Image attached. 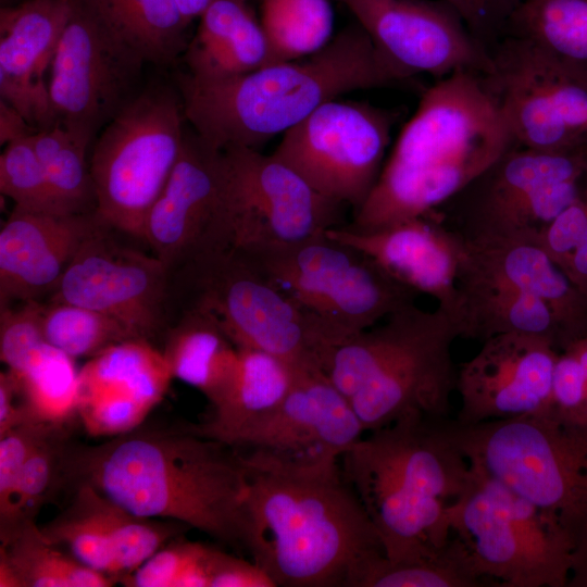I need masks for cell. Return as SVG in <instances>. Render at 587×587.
Wrapping results in <instances>:
<instances>
[{"label":"cell","mask_w":587,"mask_h":587,"mask_svg":"<svg viewBox=\"0 0 587 587\" xmlns=\"http://www.w3.org/2000/svg\"><path fill=\"white\" fill-rule=\"evenodd\" d=\"M37 130L9 102L0 99V143L30 137Z\"/></svg>","instance_id":"f907efd6"},{"label":"cell","mask_w":587,"mask_h":587,"mask_svg":"<svg viewBox=\"0 0 587 587\" xmlns=\"http://www.w3.org/2000/svg\"><path fill=\"white\" fill-rule=\"evenodd\" d=\"M185 121L179 92L154 86L138 91L101 129L89 164L96 211L109 226L142 240L180 155Z\"/></svg>","instance_id":"30bf717a"},{"label":"cell","mask_w":587,"mask_h":587,"mask_svg":"<svg viewBox=\"0 0 587 587\" xmlns=\"http://www.w3.org/2000/svg\"><path fill=\"white\" fill-rule=\"evenodd\" d=\"M559 349L550 339L505 333L484 340L457 372V422L477 424L546 410Z\"/></svg>","instance_id":"44dd1931"},{"label":"cell","mask_w":587,"mask_h":587,"mask_svg":"<svg viewBox=\"0 0 587 587\" xmlns=\"http://www.w3.org/2000/svg\"><path fill=\"white\" fill-rule=\"evenodd\" d=\"M462 17L474 38L489 52L505 35L522 0H444Z\"/></svg>","instance_id":"bcb514c9"},{"label":"cell","mask_w":587,"mask_h":587,"mask_svg":"<svg viewBox=\"0 0 587 587\" xmlns=\"http://www.w3.org/2000/svg\"><path fill=\"white\" fill-rule=\"evenodd\" d=\"M42 309L39 300L0 308V359L13 375H18L47 344L41 323Z\"/></svg>","instance_id":"7bdbcfd3"},{"label":"cell","mask_w":587,"mask_h":587,"mask_svg":"<svg viewBox=\"0 0 587 587\" xmlns=\"http://www.w3.org/2000/svg\"><path fill=\"white\" fill-rule=\"evenodd\" d=\"M455 322L461 337L486 340L498 334L523 333L546 337L562 349L561 326L551 308L517 288L458 273Z\"/></svg>","instance_id":"f546056e"},{"label":"cell","mask_w":587,"mask_h":587,"mask_svg":"<svg viewBox=\"0 0 587 587\" xmlns=\"http://www.w3.org/2000/svg\"><path fill=\"white\" fill-rule=\"evenodd\" d=\"M446 419L402 417L365 433L340 459L391 563L429 559L453 536L449 509L471 467Z\"/></svg>","instance_id":"5b68a950"},{"label":"cell","mask_w":587,"mask_h":587,"mask_svg":"<svg viewBox=\"0 0 587 587\" xmlns=\"http://www.w3.org/2000/svg\"><path fill=\"white\" fill-rule=\"evenodd\" d=\"M33 145L54 193L66 210L71 213L95 211L88 146L59 124L34 134Z\"/></svg>","instance_id":"8d00e7d4"},{"label":"cell","mask_w":587,"mask_h":587,"mask_svg":"<svg viewBox=\"0 0 587 587\" xmlns=\"http://www.w3.org/2000/svg\"><path fill=\"white\" fill-rule=\"evenodd\" d=\"M239 453L248 554L275 587H362L385 552L340 461L294 465Z\"/></svg>","instance_id":"7a4b0ae2"},{"label":"cell","mask_w":587,"mask_h":587,"mask_svg":"<svg viewBox=\"0 0 587 587\" xmlns=\"http://www.w3.org/2000/svg\"><path fill=\"white\" fill-rule=\"evenodd\" d=\"M403 83L357 22L304 58L221 80L197 79L187 72L176 76L186 121L220 150H259L325 102Z\"/></svg>","instance_id":"277c9868"},{"label":"cell","mask_w":587,"mask_h":587,"mask_svg":"<svg viewBox=\"0 0 587 587\" xmlns=\"http://www.w3.org/2000/svg\"><path fill=\"white\" fill-rule=\"evenodd\" d=\"M583 149L546 152L511 146L435 212L465 241L538 240L579 196Z\"/></svg>","instance_id":"7c38bea8"},{"label":"cell","mask_w":587,"mask_h":587,"mask_svg":"<svg viewBox=\"0 0 587 587\" xmlns=\"http://www.w3.org/2000/svg\"><path fill=\"white\" fill-rule=\"evenodd\" d=\"M513 145L480 73L437 79L349 226L374 230L432 214Z\"/></svg>","instance_id":"3957f363"},{"label":"cell","mask_w":587,"mask_h":587,"mask_svg":"<svg viewBox=\"0 0 587 587\" xmlns=\"http://www.w3.org/2000/svg\"><path fill=\"white\" fill-rule=\"evenodd\" d=\"M459 272L495 280L544 300L561 326L562 349L587 336V299L538 240L461 239Z\"/></svg>","instance_id":"484cf974"},{"label":"cell","mask_w":587,"mask_h":587,"mask_svg":"<svg viewBox=\"0 0 587 587\" xmlns=\"http://www.w3.org/2000/svg\"><path fill=\"white\" fill-rule=\"evenodd\" d=\"M564 348H570L575 353V355L577 357L580 363L583 374H584L586 405H587V336L578 338L570 342Z\"/></svg>","instance_id":"db71d44e"},{"label":"cell","mask_w":587,"mask_h":587,"mask_svg":"<svg viewBox=\"0 0 587 587\" xmlns=\"http://www.w3.org/2000/svg\"><path fill=\"white\" fill-rule=\"evenodd\" d=\"M223 152L235 213L234 247L295 242L341 226L342 205L272 154L245 147Z\"/></svg>","instance_id":"d6986e66"},{"label":"cell","mask_w":587,"mask_h":587,"mask_svg":"<svg viewBox=\"0 0 587 587\" xmlns=\"http://www.w3.org/2000/svg\"><path fill=\"white\" fill-rule=\"evenodd\" d=\"M112 28L146 63L167 66L187 47L189 24L172 0H93Z\"/></svg>","instance_id":"d6a6232c"},{"label":"cell","mask_w":587,"mask_h":587,"mask_svg":"<svg viewBox=\"0 0 587 587\" xmlns=\"http://www.w3.org/2000/svg\"><path fill=\"white\" fill-rule=\"evenodd\" d=\"M48 426L24 422L0 435V535L11 523L15 492L25 462Z\"/></svg>","instance_id":"ee69618b"},{"label":"cell","mask_w":587,"mask_h":587,"mask_svg":"<svg viewBox=\"0 0 587 587\" xmlns=\"http://www.w3.org/2000/svg\"><path fill=\"white\" fill-rule=\"evenodd\" d=\"M451 530L484 578L503 587H566L573 544L559 519L471 466Z\"/></svg>","instance_id":"8fae6325"},{"label":"cell","mask_w":587,"mask_h":587,"mask_svg":"<svg viewBox=\"0 0 587 587\" xmlns=\"http://www.w3.org/2000/svg\"><path fill=\"white\" fill-rule=\"evenodd\" d=\"M113 230L103 221L83 241L50 301L108 314L152 342L166 327L170 271L154 254L117 240Z\"/></svg>","instance_id":"e0dca14e"},{"label":"cell","mask_w":587,"mask_h":587,"mask_svg":"<svg viewBox=\"0 0 587 587\" xmlns=\"http://www.w3.org/2000/svg\"><path fill=\"white\" fill-rule=\"evenodd\" d=\"M74 487L70 505L40 530L52 544L68 548L79 562L117 583L113 547L92 505L89 485Z\"/></svg>","instance_id":"ab89813d"},{"label":"cell","mask_w":587,"mask_h":587,"mask_svg":"<svg viewBox=\"0 0 587 587\" xmlns=\"http://www.w3.org/2000/svg\"><path fill=\"white\" fill-rule=\"evenodd\" d=\"M249 1V0H248Z\"/></svg>","instance_id":"6f0895ef"},{"label":"cell","mask_w":587,"mask_h":587,"mask_svg":"<svg viewBox=\"0 0 587 587\" xmlns=\"http://www.w3.org/2000/svg\"><path fill=\"white\" fill-rule=\"evenodd\" d=\"M583 151H584V153H585V155H586V158H587V142L585 143V146H584V148H583Z\"/></svg>","instance_id":"11a10c76"},{"label":"cell","mask_w":587,"mask_h":587,"mask_svg":"<svg viewBox=\"0 0 587 587\" xmlns=\"http://www.w3.org/2000/svg\"><path fill=\"white\" fill-rule=\"evenodd\" d=\"M41 323L46 341L73 359H90L115 344L138 339L118 320L70 302L43 304Z\"/></svg>","instance_id":"74e56055"},{"label":"cell","mask_w":587,"mask_h":587,"mask_svg":"<svg viewBox=\"0 0 587 587\" xmlns=\"http://www.w3.org/2000/svg\"><path fill=\"white\" fill-rule=\"evenodd\" d=\"M173 379L160 348L151 341L115 344L79 370L77 415L90 436L128 433L162 401Z\"/></svg>","instance_id":"7402d4cb"},{"label":"cell","mask_w":587,"mask_h":587,"mask_svg":"<svg viewBox=\"0 0 587 587\" xmlns=\"http://www.w3.org/2000/svg\"><path fill=\"white\" fill-rule=\"evenodd\" d=\"M0 191L14 207L40 213H71L54 193L33 145V136L11 141L0 155Z\"/></svg>","instance_id":"b9f144b4"},{"label":"cell","mask_w":587,"mask_h":587,"mask_svg":"<svg viewBox=\"0 0 587 587\" xmlns=\"http://www.w3.org/2000/svg\"><path fill=\"white\" fill-rule=\"evenodd\" d=\"M89 488L92 505L113 547L117 583L161 547L191 529L176 521L135 514L92 486L89 485Z\"/></svg>","instance_id":"d590c367"},{"label":"cell","mask_w":587,"mask_h":587,"mask_svg":"<svg viewBox=\"0 0 587 587\" xmlns=\"http://www.w3.org/2000/svg\"><path fill=\"white\" fill-rule=\"evenodd\" d=\"M365 430L348 399L323 372H301L280 405L233 448L294 465L340 461Z\"/></svg>","instance_id":"ffe728a7"},{"label":"cell","mask_w":587,"mask_h":587,"mask_svg":"<svg viewBox=\"0 0 587 587\" xmlns=\"http://www.w3.org/2000/svg\"><path fill=\"white\" fill-rule=\"evenodd\" d=\"M550 408L564 417L587 421L584 374L570 348L559 351L554 364Z\"/></svg>","instance_id":"7dc6e473"},{"label":"cell","mask_w":587,"mask_h":587,"mask_svg":"<svg viewBox=\"0 0 587 587\" xmlns=\"http://www.w3.org/2000/svg\"><path fill=\"white\" fill-rule=\"evenodd\" d=\"M507 33L536 42L587 87V0H522Z\"/></svg>","instance_id":"1f68e13d"},{"label":"cell","mask_w":587,"mask_h":587,"mask_svg":"<svg viewBox=\"0 0 587 587\" xmlns=\"http://www.w3.org/2000/svg\"><path fill=\"white\" fill-rule=\"evenodd\" d=\"M2 2L5 1V0H1Z\"/></svg>","instance_id":"9f6ffc18"},{"label":"cell","mask_w":587,"mask_h":587,"mask_svg":"<svg viewBox=\"0 0 587 587\" xmlns=\"http://www.w3.org/2000/svg\"><path fill=\"white\" fill-rule=\"evenodd\" d=\"M482 74L515 146L546 152L587 142V87L527 37L507 33Z\"/></svg>","instance_id":"5bb4252c"},{"label":"cell","mask_w":587,"mask_h":587,"mask_svg":"<svg viewBox=\"0 0 587 587\" xmlns=\"http://www.w3.org/2000/svg\"><path fill=\"white\" fill-rule=\"evenodd\" d=\"M459 337L449 313L412 303L339 346L326 375L365 433L409 415L445 419L457 386L452 344Z\"/></svg>","instance_id":"8992f818"},{"label":"cell","mask_w":587,"mask_h":587,"mask_svg":"<svg viewBox=\"0 0 587 587\" xmlns=\"http://www.w3.org/2000/svg\"><path fill=\"white\" fill-rule=\"evenodd\" d=\"M28 419L15 377L7 370L0 373V435Z\"/></svg>","instance_id":"681fc988"},{"label":"cell","mask_w":587,"mask_h":587,"mask_svg":"<svg viewBox=\"0 0 587 587\" xmlns=\"http://www.w3.org/2000/svg\"><path fill=\"white\" fill-rule=\"evenodd\" d=\"M209 587H275L265 571L254 563L212 547Z\"/></svg>","instance_id":"c3c4849f"},{"label":"cell","mask_w":587,"mask_h":587,"mask_svg":"<svg viewBox=\"0 0 587 587\" xmlns=\"http://www.w3.org/2000/svg\"><path fill=\"white\" fill-rule=\"evenodd\" d=\"M484 579L463 542L453 535L429 559L391 563L382 557L369 571L362 587H476Z\"/></svg>","instance_id":"f35d334b"},{"label":"cell","mask_w":587,"mask_h":587,"mask_svg":"<svg viewBox=\"0 0 587 587\" xmlns=\"http://www.w3.org/2000/svg\"><path fill=\"white\" fill-rule=\"evenodd\" d=\"M234 248L346 340L415 303L419 295L370 255L326 233L295 242Z\"/></svg>","instance_id":"9c48e42d"},{"label":"cell","mask_w":587,"mask_h":587,"mask_svg":"<svg viewBox=\"0 0 587 587\" xmlns=\"http://www.w3.org/2000/svg\"><path fill=\"white\" fill-rule=\"evenodd\" d=\"M63 474L135 514L176 521L249 552L241 455L188 426H139L93 446L67 442Z\"/></svg>","instance_id":"6da1fadb"},{"label":"cell","mask_w":587,"mask_h":587,"mask_svg":"<svg viewBox=\"0 0 587 587\" xmlns=\"http://www.w3.org/2000/svg\"><path fill=\"white\" fill-rule=\"evenodd\" d=\"M395 120L388 110L337 98L287 130L272 155L357 211L379 177Z\"/></svg>","instance_id":"9a60e30c"},{"label":"cell","mask_w":587,"mask_h":587,"mask_svg":"<svg viewBox=\"0 0 587 587\" xmlns=\"http://www.w3.org/2000/svg\"><path fill=\"white\" fill-rule=\"evenodd\" d=\"M238 350V372L227 398L208 422L188 426L230 447L280 405L302 372L266 351Z\"/></svg>","instance_id":"f1b7e54d"},{"label":"cell","mask_w":587,"mask_h":587,"mask_svg":"<svg viewBox=\"0 0 587 587\" xmlns=\"http://www.w3.org/2000/svg\"><path fill=\"white\" fill-rule=\"evenodd\" d=\"M73 0H25L0 10V96L37 130L57 125L50 72Z\"/></svg>","instance_id":"d4e9b609"},{"label":"cell","mask_w":587,"mask_h":587,"mask_svg":"<svg viewBox=\"0 0 587 587\" xmlns=\"http://www.w3.org/2000/svg\"><path fill=\"white\" fill-rule=\"evenodd\" d=\"M208 545L174 538L120 583L129 587H174L178 576L198 560Z\"/></svg>","instance_id":"f6af8a7d"},{"label":"cell","mask_w":587,"mask_h":587,"mask_svg":"<svg viewBox=\"0 0 587 587\" xmlns=\"http://www.w3.org/2000/svg\"><path fill=\"white\" fill-rule=\"evenodd\" d=\"M72 357L43 345L15 377L32 422L66 425L77 415L79 371Z\"/></svg>","instance_id":"e575fe53"},{"label":"cell","mask_w":587,"mask_h":587,"mask_svg":"<svg viewBox=\"0 0 587 587\" xmlns=\"http://www.w3.org/2000/svg\"><path fill=\"white\" fill-rule=\"evenodd\" d=\"M145 63L93 0H73L48 79L57 124L89 146L138 92Z\"/></svg>","instance_id":"4fadbf2b"},{"label":"cell","mask_w":587,"mask_h":587,"mask_svg":"<svg viewBox=\"0 0 587 587\" xmlns=\"http://www.w3.org/2000/svg\"><path fill=\"white\" fill-rule=\"evenodd\" d=\"M65 425H50L39 437L23 467L5 538L16 526L35 517L64 483L63 461L67 446Z\"/></svg>","instance_id":"60d3db41"},{"label":"cell","mask_w":587,"mask_h":587,"mask_svg":"<svg viewBox=\"0 0 587 587\" xmlns=\"http://www.w3.org/2000/svg\"><path fill=\"white\" fill-rule=\"evenodd\" d=\"M325 233L366 253L417 294L430 296L438 308L455 320L461 239L436 212L374 230L348 225Z\"/></svg>","instance_id":"603a6c76"},{"label":"cell","mask_w":587,"mask_h":587,"mask_svg":"<svg viewBox=\"0 0 587 587\" xmlns=\"http://www.w3.org/2000/svg\"><path fill=\"white\" fill-rule=\"evenodd\" d=\"M564 273L587 299V233L572 252Z\"/></svg>","instance_id":"816d5d0a"},{"label":"cell","mask_w":587,"mask_h":587,"mask_svg":"<svg viewBox=\"0 0 587 587\" xmlns=\"http://www.w3.org/2000/svg\"><path fill=\"white\" fill-rule=\"evenodd\" d=\"M235 239L225 154L186 129L176 165L147 216L142 240L173 273L233 248Z\"/></svg>","instance_id":"2e32d148"},{"label":"cell","mask_w":587,"mask_h":587,"mask_svg":"<svg viewBox=\"0 0 587 587\" xmlns=\"http://www.w3.org/2000/svg\"><path fill=\"white\" fill-rule=\"evenodd\" d=\"M338 1L404 83L420 74L441 79L489 70V52L444 0Z\"/></svg>","instance_id":"ac0fdd59"},{"label":"cell","mask_w":587,"mask_h":587,"mask_svg":"<svg viewBox=\"0 0 587 587\" xmlns=\"http://www.w3.org/2000/svg\"><path fill=\"white\" fill-rule=\"evenodd\" d=\"M102 222L96 210L55 214L14 207L0 229V308L52 294L83 241Z\"/></svg>","instance_id":"cb8c5ba5"},{"label":"cell","mask_w":587,"mask_h":587,"mask_svg":"<svg viewBox=\"0 0 587 587\" xmlns=\"http://www.w3.org/2000/svg\"><path fill=\"white\" fill-rule=\"evenodd\" d=\"M184 309L210 314L237 347L266 351L302 372L326 374L346 342L235 248L170 273L167 316Z\"/></svg>","instance_id":"52a82bcc"},{"label":"cell","mask_w":587,"mask_h":587,"mask_svg":"<svg viewBox=\"0 0 587 587\" xmlns=\"http://www.w3.org/2000/svg\"><path fill=\"white\" fill-rule=\"evenodd\" d=\"M446 429L469 464L554 514L574 549L587 538V421L550 407L516 417Z\"/></svg>","instance_id":"ba28073f"},{"label":"cell","mask_w":587,"mask_h":587,"mask_svg":"<svg viewBox=\"0 0 587 587\" xmlns=\"http://www.w3.org/2000/svg\"><path fill=\"white\" fill-rule=\"evenodd\" d=\"M184 61L187 73L201 80L226 79L267 65V40L248 1L212 3L199 17Z\"/></svg>","instance_id":"83f0119b"},{"label":"cell","mask_w":587,"mask_h":587,"mask_svg":"<svg viewBox=\"0 0 587 587\" xmlns=\"http://www.w3.org/2000/svg\"><path fill=\"white\" fill-rule=\"evenodd\" d=\"M110 576L49 541L36 522L16 526L0 547V587H108Z\"/></svg>","instance_id":"4dcf8cb0"},{"label":"cell","mask_w":587,"mask_h":587,"mask_svg":"<svg viewBox=\"0 0 587 587\" xmlns=\"http://www.w3.org/2000/svg\"><path fill=\"white\" fill-rule=\"evenodd\" d=\"M566 587H587V538L573 551Z\"/></svg>","instance_id":"f5cc1de1"},{"label":"cell","mask_w":587,"mask_h":587,"mask_svg":"<svg viewBox=\"0 0 587 587\" xmlns=\"http://www.w3.org/2000/svg\"><path fill=\"white\" fill-rule=\"evenodd\" d=\"M161 352L173 378L198 389L212 409L224 402L235 383L238 347L208 313L184 309L168 315Z\"/></svg>","instance_id":"4316f807"},{"label":"cell","mask_w":587,"mask_h":587,"mask_svg":"<svg viewBox=\"0 0 587 587\" xmlns=\"http://www.w3.org/2000/svg\"><path fill=\"white\" fill-rule=\"evenodd\" d=\"M260 22L268 46V63L308 57L333 38L329 0H261Z\"/></svg>","instance_id":"836d02e7"}]
</instances>
